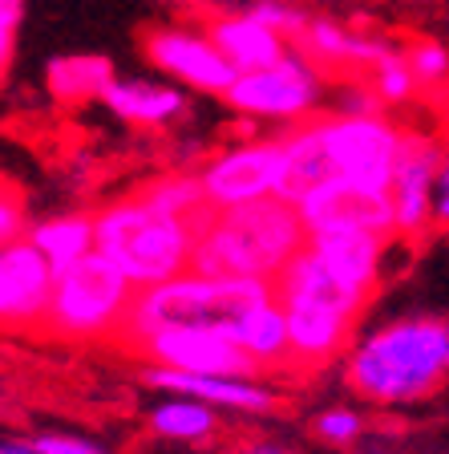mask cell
I'll list each match as a JSON object with an SVG mask.
<instances>
[{"label": "cell", "mask_w": 449, "mask_h": 454, "mask_svg": "<svg viewBox=\"0 0 449 454\" xmlns=\"http://www.w3.org/2000/svg\"><path fill=\"white\" fill-rule=\"evenodd\" d=\"M348 389L373 406H413L449 381V317H401L373 329L344 365Z\"/></svg>", "instance_id": "6da1fadb"}, {"label": "cell", "mask_w": 449, "mask_h": 454, "mask_svg": "<svg viewBox=\"0 0 449 454\" xmlns=\"http://www.w3.org/2000/svg\"><path fill=\"white\" fill-rule=\"evenodd\" d=\"M308 247V227L283 199H259L219 211L195 244L190 272L227 280H272Z\"/></svg>", "instance_id": "7a4b0ae2"}, {"label": "cell", "mask_w": 449, "mask_h": 454, "mask_svg": "<svg viewBox=\"0 0 449 454\" xmlns=\"http://www.w3.org/2000/svg\"><path fill=\"white\" fill-rule=\"evenodd\" d=\"M275 296L272 280H227V276L182 272L154 288H138L122 333L113 345L134 353L146 337L162 329H219L235 337L239 321Z\"/></svg>", "instance_id": "3957f363"}, {"label": "cell", "mask_w": 449, "mask_h": 454, "mask_svg": "<svg viewBox=\"0 0 449 454\" xmlns=\"http://www.w3.org/2000/svg\"><path fill=\"white\" fill-rule=\"evenodd\" d=\"M195 244L198 236L190 219L154 207L142 191L97 211V252L113 260L138 288H154L190 272Z\"/></svg>", "instance_id": "277c9868"}, {"label": "cell", "mask_w": 449, "mask_h": 454, "mask_svg": "<svg viewBox=\"0 0 449 454\" xmlns=\"http://www.w3.org/2000/svg\"><path fill=\"white\" fill-rule=\"evenodd\" d=\"M134 296H138V284L102 252H89L74 268L57 272L41 333L53 340H69V345L118 340Z\"/></svg>", "instance_id": "5b68a950"}, {"label": "cell", "mask_w": 449, "mask_h": 454, "mask_svg": "<svg viewBox=\"0 0 449 454\" xmlns=\"http://www.w3.org/2000/svg\"><path fill=\"white\" fill-rule=\"evenodd\" d=\"M316 130L337 179L393 195V170L405 130H397L384 114H365V118L328 114V118H316Z\"/></svg>", "instance_id": "8992f818"}, {"label": "cell", "mask_w": 449, "mask_h": 454, "mask_svg": "<svg viewBox=\"0 0 449 454\" xmlns=\"http://www.w3.org/2000/svg\"><path fill=\"white\" fill-rule=\"evenodd\" d=\"M320 90L324 85H320L316 66L291 45V53L283 61L235 77V85L227 90L223 102L231 110L247 114V118H283V122H296V118H308L320 106Z\"/></svg>", "instance_id": "52a82bcc"}, {"label": "cell", "mask_w": 449, "mask_h": 454, "mask_svg": "<svg viewBox=\"0 0 449 454\" xmlns=\"http://www.w3.org/2000/svg\"><path fill=\"white\" fill-rule=\"evenodd\" d=\"M283 138H267V142H239L231 151L215 154L203 167V191L206 203L215 211H231V207H247L259 199H275L283 179Z\"/></svg>", "instance_id": "ba28073f"}, {"label": "cell", "mask_w": 449, "mask_h": 454, "mask_svg": "<svg viewBox=\"0 0 449 454\" xmlns=\"http://www.w3.org/2000/svg\"><path fill=\"white\" fill-rule=\"evenodd\" d=\"M150 365L178 369V373H206V378H259L263 369L239 349V340L219 329H162L134 349Z\"/></svg>", "instance_id": "9c48e42d"}, {"label": "cell", "mask_w": 449, "mask_h": 454, "mask_svg": "<svg viewBox=\"0 0 449 454\" xmlns=\"http://www.w3.org/2000/svg\"><path fill=\"white\" fill-rule=\"evenodd\" d=\"M146 49V61L154 69H162L166 77L190 85L198 94H215L227 98V90L235 85V66L219 53V45L206 33H195V28H159L142 41Z\"/></svg>", "instance_id": "30bf717a"}, {"label": "cell", "mask_w": 449, "mask_h": 454, "mask_svg": "<svg viewBox=\"0 0 449 454\" xmlns=\"http://www.w3.org/2000/svg\"><path fill=\"white\" fill-rule=\"evenodd\" d=\"M299 219L308 227V236L316 231H332V227H360V231H376V236H397V207L393 195L384 191H368L356 187L348 179H332L320 183L312 195H304L296 203Z\"/></svg>", "instance_id": "8fae6325"}, {"label": "cell", "mask_w": 449, "mask_h": 454, "mask_svg": "<svg viewBox=\"0 0 449 454\" xmlns=\"http://www.w3.org/2000/svg\"><path fill=\"white\" fill-rule=\"evenodd\" d=\"M445 146L433 142L430 134H409L401 138V154H397L393 170V207H397V236L417 239L430 231L433 223V191H437V175L445 167Z\"/></svg>", "instance_id": "7c38bea8"}, {"label": "cell", "mask_w": 449, "mask_h": 454, "mask_svg": "<svg viewBox=\"0 0 449 454\" xmlns=\"http://www.w3.org/2000/svg\"><path fill=\"white\" fill-rule=\"evenodd\" d=\"M57 268L49 264L33 239L0 247V312L9 329H41L53 301Z\"/></svg>", "instance_id": "4fadbf2b"}, {"label": "cell", "mask_w": 449, "mask_h": 454, "mask_svg": "<svg viewBox=\"0 0 449 454\" xmlns=\"http://www.w3.org/2000/svg\"><path fill=\"white\" fill-rule=\"evenodd\" d=\"M280 301V296H275ZM291 329V369H324L348 349L356 321L312 301H280Z\"/></svg>", "instance_id": "5bb4252c"}, {"label": "cell", "mask_w": 449, "mask_h": 454, "mask_svg": "<svg viewBox=\"0 0 449 454\" xmlns=\"http://www.w3.org/2000/svg\"><path fill=\"white\" fill-rule=\"evenodd\" d=\"M150 389H174V394L198 397L219 410H247V414H267L280 406L275 389H267L259 378H206V373H178V369L150 365L146 369Z\"/></svg>", "instance_id": "9a60e30c"}, {"label": "cell", "mask_w": 449, "mask_h": 454, "mask_svg": "<svg viewBox=\"0 0 449 454\" xmlns=\"http://www.w3.org/2000/svg\"><path fill=\"white\" fill-rule=\"evenodd\" d=\"M275 296H280V301L324 304V309L344 312V317H352V321H360V312H365L368 301H373L368 293H360V288H352L348 280H340V276L332 272L312 247H304V252L275 276Z\"/></svg>", "instance_id": "2e32d148"}, {"label": "cell", "mask_w": 449, "mask_h": 454, "mask_svg": "<svg viewBox=\"0 0 449 454\" xmlns=\"http://www.w3.org/2000/svg\"><path fill=\"white\" fill-rule=\"evenodd\" d=\"M389 239L376 231H360V227H332V231H316L308 236V247L324 260L340 280L373 296L381 284V255Z\"/></svg>", "instance_id": "e0dca14e"}, {"label": "cell", "mask_w": 449, "mask_h": 454, "mask_svg": "<svg viewBox=\"0 0 449 454\" xmlns=\"http://www.w3.org/2000/svg\"><path fill=\"white\" fill-rule=\"evenodd\" d=\"M206 37L219 45V53L235 66V74H255L291 53V41L275 33L272 25H263L255 12H235V17L211 20Z\"/></svg>", "instance_id": "ac0fdd59"}, {"label": "cell", "mask_w": 449, "mask_h": 454, "mask_svg": "<svg viewBox=\"0 0 449 454\" xmlns=\"http://www.w3.org/2000/svg\"><path fill=\"white\" fill-rule=\"evenodd\" d=\"M296 49L308 57L312 66H356V69H381L397 53L389 41L365 37V33H348L337 20H312L299 33Z\"/></svg>", "instance_id": "d6986e66"}, {"label": "cell", "mask_w": 449, "mask_h": 454, "mask_svg": "<svg viewBox=\"0 0 449 454\" xmlns=\"http://www.w3.org/2000/svg\"><path fill=\"white\" fill-rule=\"evenodd\" d=\"M122 122L134 126H174L187 114V94H178L170 85H154V82H113L102 98Z\"/></svg>", "instance_id": "ffe728a7"}, {"label": "cell", "mask_w": 449, "mask_h": 454, "mask_svg": "<svg viewBox=\"0 0 449 454\" xmlns=\"http://www.w3.org/2000/svg\"><path fill=\"white\" fill-rule=\"evenodd\" d=\"M283 154H288V162H283V179H280L275 199H283L291 207H296L304 195H312L320 183L332 179V162H328V151H324V142H320L316 122L296 126L291 134H283Z\"/></svg>", "instance_id": "44dd1931"}, {"label": "cell", "mask_w": 449, "mask_h": 454, "mask_svg": "<svg viewBox=\"0 0 449 454\" xmlns=\"http://www.w3.org/2000/svg\"><path fill=\"white\" fill-rule=\"evenodd\" d=\"M239 349L267 373V369H291V329H288V312L283 304L263 301L259 309H252L235 329Z\"/></svg>", "instance_id": "7402d4cb"}, {"label": "cell", "mask_w": 449, "mask_h": 454, "mask_svg": "<svg viewBox=\"0 0 449 454\" xmlns=\"http://www.w3.org/2000/svg\"><path fill=\"white\" fill-rule=\"evenodd\" d=\"M28 239L41 247V255L57 272H66L89 252H97V211H69V215L41 219L28 227Z\"/></svg>", "instance_id": "603a6c76"}, {"label": "cell", "mask_w": 449, "mask_h": 454, "mask_svg": "<svg viewBox=\"0 0 449 454\" xmlns=\"http://www.w3.org/2000/svg\"><path fill=\"white\" fill-rule=\"evenodd\" d=\"M113 82L118 77H113L110 57H102V53H66V57H53L45 69L49 94L66 106L102 102Z\"/></svg>", "instance_id": "cb8c5ba5"}, {"label": "cell", "mask_w": 449, "mask_h": 454, "mask_svg": "<svg viewBox=\"0 0 449 454\" xmlns=\"http://www.w3.org/2000/svg\"><path fill=\"white\" fill-rule=\"evenodd\" d=\"M150 430L162 438H174V442H206V438L219 434V414L215 406H206L198 397L178 394L170 402H159L150 410Z\"/></svg>", "instance_id": "d4e9b609"}, {"label": "cell", "mask_w": 449, "mask_h": 454, "mask_svg": "<svg viewBox=\"0 0 449 454\" xmlns=\"http://www.w3.org/2000/svg\"><path fill=\"white\" fill-rule=\"evenodd\" d=\"M142 195H146L154 207L170 211V215H182V219L198 215V211L206 207V191H203L198 175H162V179L146 183Z\"/></svg>", "instance_id": "484cf974"}, {"label": "cell", "mask_w": 449, "mask_h": 454, "mask_svg": "<svg viewBox=\"0 0 449 454\" xmlns=\"http://www.w3.org/2000/svg\"><path fill=\"white\" fill-rule=\"evenodd\" d=\"M413 85H422V82H417V74L409 69V57L405 53H393L381 69H373V90L381 94V102H389V106L409 102Z\"/></svg>", "instance_id": "4316f807"}, {"label": "cell", "mask_w": 449, "mask_h": 454, "mask_svg": "<svg viewBox=\"0 0 449 454\" xmlns=\"http://www.w3.org/2000/svg\"><path fill=\"white\" fill-rule=\"evenodd\" d=\"M405 57H409V69L417 74L422 85L449 82V49L445 45H437V41H413V45L405 49Z\"/></svg>", "instance_id": "83f0119b"}, {"label": "cell", "mask_w": 449, "mask_h": 454, "mask_svg": "<svg viewBox=\"0 0 449 454\" xmlns=\"http://www.w3.org/2000/svg\"><path fill=\"white\" fill-rule=\"evenodd\" d=\"M360 430H365V422H360V414L348 406L340 410H324V414L312 422V434L320 438L324 446H348L360 438Z\"/></svg>", "instance_id": "f1b7e54d"}, {"label": "cell", "mask_w": 449, "mask_h": 454, "mask_svg": "<svg viewBox=\"0 0 449 454\" xmlns=\"http://www.w3.org/2000/svg\"><path fill=\"white\" fill-rule=\"evenodd\" d=\"M252 12L263 20V25H272L275 33H283V37H288L291 45H296L299 33H304V28L312 25V20L304 17V12L291 9V4H283V0H259V4H255Z\"/></svg>", "instance_id": "f546056e"}, {"label": "cell", "mask_w": 449, "mask_h": 454, "mask_svg": "<svg viewBox=\"0 0 449 454\" xmlns=\"http://www.w3.org/2000/svg\"><path fill=\"white\" fill-rule=\"evenodd\" d=\"M25 227H28L25 199H20L12 187H4V195H0V244H17V239H28Z\"/></svg>", "instance_id": "4dcf8cb0"}, {"label": "cell", "mask_w": 449, "mask_h": 454, "mask_svg": "<svg viewBox=\"0 0 449 454\" xmlns=\"http://www.w3.org/2000/svg\"><path fill=\"white\" fill-rule=\"evenodd\" d=\"M33 446H37V454H105L97 442L77 434H37Z\"/></svg>", "instance_id": "1f68e13d"}, {"label": "cell", "mask_w": 449, "mask_h": 454, "mask_svg": "<svg viewBox=\"0 0 449 454\" xmlns=\"http://www.w3.org/2000/svg\"><path fill=\"white\" fill-rule=\"evenodd\" d=\"M20 12H25V0H0V66L4 69L12 61V41H17Z\"/></svg>", "instance_id": "d6a6232c"}, {"label": "cell", "mask_w": 449, "mask_h": 454, "mask_svg": "<svg viewBox=\"0 0 449 454\" xmlns=\"http://www.w3.org/2000/svg\"><path fill=\"white\" fill-rule=\"evenodd\" d=\"M381 94L376 90H360V85H352V90H344L340 94V106L337 114H352V118H365V114H381Z\"/></svg>", "instance_id": "836d02e7"}, {"label": "cell", "mask_w": 449, "mask_h": 454, "mask_svg": "<svg viewBox=\"0 0 449 454\" xmlns=\"http://www.w3.org/2000/svg\"><path fill=\"white\" fill-rule=\"evenodd\" d=\"M433 219H437L441 227H449V159L437 175V191H433Z\"/></svg>", "instance_id": "e575fe53"}, {"label": "cell", "mask_w": 449, "mask_h": 454, "mask_svg": "<svg viewBox=\"0 0 449 454\" xmlns=\"http://www.w3.org/2000/svg\"><path fill=\"white\" fill-rule=\"evenodd\" d=\"M239 454H291V450H283V446H272V442H252V446H244Z\"/></svg>", "instance_id": "d590c367"}, {"label": "cell", "mask_w": 449, "mask_h": 454, "mask_svg": "<svg viewBox=\"0 0 449 454\" xmlns=\"http://www.w3.org/2000/svg\"><path fill=\"white\" fill-rule=\"evenodd\" d=\"M0 454H37V446L33 442H4V450Z\"/></svg>", "instance_id": "8d00e7d4"}]
</instances>
